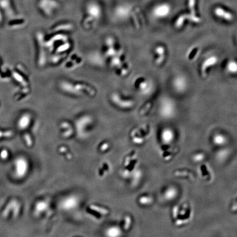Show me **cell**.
<instances>
[{"label": "cell", "instance_id": "6da1fadb", "mask_svg": "<svg viewBox=\"0 0 237 237\" xmlns=\"http://www.w3.org/2000/svg\"><path fill=\"white\" fill-rule=\"evenodd\" d=\"M86 19L88 22H97L102 16L103 10L101 5L96 1H90L85 6Z\"/></svg>", "mask_w": 237, "mask_h": 237}, {"label": "cell", "instance_id": "7a4b0ae2", "mask_svg": "<svg viewBox=\"0 0 237 237\" xmlns=\"http://www.w3.org/2000/svg\"><path fill=\"white\" fill-rule=\"evenodd\" d=\"M132 11L133 8L131 4L129 3H120L113 9V16L117 21H126L131 16Z\"/></svg>", "mask_w": 237, "mask_h": 237}, {"label": "cell", "instance_id": "3957f363", "mask_svg": "<svg viewBox=\"0 0 237 237\" xmlns=\"http://www.w3.org/2000/svg\"><path fill=\"white\" fill-rule=\"evenodd\" d=\"M38 6L43 13L47 16H51L59 7L57 0H40Z\"/></svg>", "mask_w": 237, "mask_h": 237}, {"label": "cell", "instance_id": "277c9868", "mask_svg": "<svg viewBox=\"0 0 237 237\" xmlns=\"http://www.w3.org/2000/svg\"><path fill=\"white\" fill-rule=\"evenodd\" d=\"M172 11L171 6L166 2L155 5L152 10V15L155 19H164L169 16Z\"/></svg>", "mask_w": 237, "mask_h": 237}, {"label": "cell", "instance_id": "5b68a950", "mask_svg": "<svg viewBox=\"0 0 237 237\" xmlns=\"http://www.w3.org/2000/svg\"><path fill=\"white\" fill-rule=\"evenodd\" d=\"M21 209V203L16 199H13L7 203L2 212V216L3 218H7L10 215V213H12V217L16 218L19 216Z\"/></svg>", "mask_w": 237, "mask_h": 237}, {"label": "cell", "instance_id": "8992f818", "mask_svg": "<svg viewBox=\"0 0 237 237\" xmlns=\"http://www.w3.org/2000/svg\"><path fill=\"white\" fill-rule=\"evenodd\" d=\"M14 175L16 179H21L25 176L28 170L29 165L25 157H17L14 161Z\"/></svg>", "mask_w": 237, "mask_h": 237}, {"label": "cell", "instance_id": "52a82bcc", "mask_svg": "<svg viewBox=\"0 0 237 237\" xmlns=\"http://www.w3.org/2000/svg\"><path fill=\"white\" fill-rule=\"evenodd\" d=\"M160 112L162 116L165 117H171L175 113V106L172 101L165 99L162 102Z\"/></svg>", "mask_w": 237, "mask_h": 237}, {"label": "cell", "instance_id": "ba28073f", "mask_svg": "<svg viewBox=\"0 0 237 237\" xmlns=\"http://www.w3.org/2000/svg\"><path fill=\"white\" fill-rule=\"evenodd\" d=\"M213 12H214V15L216 17H217L220 19L224 20L225 21H232L235 18L234 14H233L232 13H231L230 11H228L225 8L220 6L215 7L214 9Z\"/></svg>", "mask_w": 237, "mask_h": 237}, {"label": "cell", "instance_id": "9c48e42d", "mask_svg": "<svg viewBox=\"0 0 237 237\" xmlns=\"http://www.w3.org/2000/svg\"><path fill=\"white\" fill-rule=\"evenodd\" d=\"M173 86L177 92L185 91L187 86V80L183 76H178L174 79Z\"/></svg>", "mask_w": 237, "mask_h": 237}, {"label": "cell", "instance_id": "30bf717a", "mask_svg": "<svg viewBox=\"0 0 237 237\" xmlns=\"http://www.w3.org/2000/svg\"><path fill=\"white\" fill-rule=\"evenodd\" d=\"M217 62H218V58L217 57L215 56L209 57L205 60L202 64V68H201L202 75L204 77H205L207 75L206 74H207V69L211 66H213L215 65H216Z\"/></svg>", "mask_w": 237, "mask_h": 237}, {"label": "cell", "instance_id": "8fae6325", "mask_svg": "<svg viewBox=\"0 0 237 237\" xmlns=\"http://www.w3.org/2000/svg\"><path fill=\"white\" fill-rule=\"evenodd\" d=\"M175 138V135L173 131L170 129H165L162 131V142L165 144H169L172 142Z\"/></svg>", "mask_w": 237, "mask_h": 237}, {"label": "cell", "instance_id": "7c38bea8", "mask_svg": "<svg viewBox=\"0 0 237 237\" xmlns=\"http://www.w3.org/2000/svg\"><path fill=\"white\" fill-rule=\"evenodd\" d=\"M178 192L175 187L171 186L167 188L164 193V198L167 201H172L176 198Z\"/></svg>", "mask_w": 237, "mask_h": 237}, {"label": "cell", "instance_id": "4fadbf2b", "mask_svg": "<svg viewBox=\"0 0 237 237\" xmlns=\"http://www.w3.org/2000/svg\"><path fill=\"white\" fill-rule=\"evenodd\" d=\"M212 142L216 146H223L227 142V139L221 134H216L213 137Z\"/></svg>", "mask_w": 237, "mask_h": 237}, {"label": "cell", "instance_id": "5bb4252c", "mask_svg": "<svg viewBox=\"0 0 237 237\" xmlns=\"http://www.w3.org/2000/svg\"><path fill=\"white\" fill-rule=\"evenodd\" d=\"M187 20V13L181 14L176 19L174 23V26L176 29L181 28L183 26V25L185 23V21Z\"/></svg>", "mask_w": 237, "mask_h": 237}, {"label": "cell", "instance_id": "9a60e30c", "mask_svg": "<svg viewBox=\"0 0 237 237\" xmlns=\"http://www.w3.org/2000/svg\"><path fill=\"white\" fill-rule=\"evenodd\" d=\"M30 116L28 115H24L21 116L18 122V126L20 129L23 130L26 129L30 122Z\"/></svg>", "mask_w": 237, "mask_h": 237}, {"label": "cell", "instance_id": "2e32d148", "mask_svg": "<svg viewBox=\"0 0 237 237\" xmlns=\"http://www.w3.org/2000/svg\"><path fill=\"white\" fill-rule=\"evenodd\" d=\"M226 69L228 73L233 74H237V62L231 60L228 62L226 65Z\"/></svg>", "mask_w": 237, "mask_h": 237}, {"label": "cell", "instance_id": "e0dca14e", "mask_svg": "<svg viewBox=\"0 0 237 237\" xmlns=\"http://www.w3.org/2000/svg\"><path fill=\"white\" fill-rule=\"evenodd\" d=\"M187 21L194 24H199L201 23L202 19L199 16H197V14H192L190 13H187Z\"/></svg>", "mask_w": 237, "mask_h": 237}, {"label": "cell", "instance_id": "ac0fdd59", "mask_svg": "<svg viewBox=\"0 0 237 237\" xmlns=\"http://www.w3.org/2000/svg\"><path fill=\"white\" fill-rule=\"evenodd\" d=\"M0 8L2 10H5V11L9 12L11 11V4L9 0H0Z\"/></svg>", "mask_w": 237, "mask_h": 237}, {"label": "cell", "instance_id": "d6986e66", "mask_svg": "<svg viewBox=\"0 0 237 237\" xmlns=\"http://www.w3.org/2000/svg\"><path fill=\"white\" fill-rule=\"evenodd\" d=\"M195 5L196 0H187V6L190 14H196Z\"/></svg>", "mask_w": 237, "mask_h": 237}, {"label": "cell", "instance_id": "ffe728a7", "mask_svg": "<svg viewBox=\"0 0 237 237\" xmlns=\"http://www.w3.org/2000/svg\"><path fill=\"white\" fill-rule=\"evenodd\" d=\"M13 76L16 80L19 82L23 86H27V82L24 79V78L21 76V75H19V74L14 72L13 73Z\"/></svg>", "mask_w": 237, "mask_h": 237}, {"label": "cell", "instance_id": "44dd1931", "mask_svg": "<svg viewBox=\"0 0 237 237\" xmlns=\"http://www.w3.org/2000/svg\"><path fill=\"white\" fill-rule=\"evenodd\" d=\"M205 155L203 153H197L196 154L193 156V160L195 162H200L204 159Z\"/></svg>", "mask_w": 237, "mask_h": 237}, {"label": "cell", "instance_id": "7402d4cb", "mask_svg": "<svg viewBox=\"0 0 237 237\" xmlns=\"http://www.w3.org/2000/svg\"><path fill=\"white\" fill-rule=\"evenodd\" d=\"M155 52L158 56H164L165 54V49L162 46H159L156 47Z\"/></svg>", "mask_w": 237, "mask_h": 237}, {"label": "cell", "instance_id": "603a6c76", "mask_svg": "<svg viewBox=\"0 0 237 237\" xmlns=\"http://www.w3.org/2000/svg\"><path fill=\"white\" fill-rule=\"evenodd\" d=\"M198 51H199V48L198 47H194V48H193L192 50L190 51V53L188 55V59L192 60L194 58L197 54Z\"/></svg>", "mask_w": 237, "mask_h": 237}, {"label": "cell", "instance_id": "cb8c5ba5", "mask_svg": "<svg viewBox=\"0 0 237 237\" xmlns=\"http://www.w3.org/2000/svg\"><path fill=\"white\" fill-rule=\"evenodd\" d=\"M24 139H25V141L26 142L27 146L29 147H30L32 146V144H33V141L31 139L30 136L28 134H24Z\"/></svg>", "mask_w": 237, "mask_h": 237}, {"label": "cell", "instance_id": "d4e9b609", "mask_svg": "<svg viewBox=\"0 0 237 237\" xmlns=\"http://www.w3.org/2000/svg\"><path fill=\"white\" fill-rule=\"evenodd\" d=\"M13 132L11 131L2 132L0 131V138L2 137H10L13 135Z\"/></svg>", "mask_w": 237, "mask_h": 237}, {"label": "cell", "instance_id": "484cf974", "mask_svg": "<svg viewBox=\"0 0 237 237\" xmlns=\"http://www.w3.org/2000/svg\"><path fill=\"white\" fill-rule=\"evenodd\" d=\"M152 202V199L150 197H145L141 198L140 199V203L143 204H150Z\"/></svg>", "mask_w": 237, "mask_h": 237}, {"label": "cell", "instance_id": "4316f807", "mask_svg": "<svg viewBox=\"0 0 237 237\" xmlns=\"http://www.w3.org/2000/svg\"><path fill=\"white\" fill-rule=\"evenodd\" d=\"M8 157V152L6 149H3L0 153V157L2 160H6Z\"/></svg>", "mask_w": 237, "mask_h": 237}, {"label": "cell", "instance_id": "83f0119b", "mask_svg": "<svg viewBox=\"0 0 237 237\" xmlns=\"http://www.w3.org/2000/svg\"><path fill=\"white\" fill-rule=\"evenodd\" d=\"M92 209L96 210L97 211H98L99 212H101L102 214H107L108 212L107 210L105 209H102L101 207H95V206H91Z\"/></svg>", "mask_w": 237, "mask_h": 237}, {"label": "cell", "instance_id": "f1b7e54d", "mask_svg": "<svg viewBox=\"0 0 237 237\" xmlns=\"http://www.w3.org/2000/svg\"><path fill=\"white\" fill-rule=\"evenodd\" d=\"M165 58V56H158L157 57V64L162 63V62L164 61Z\"/></svg>", "mask_w": 237, "mask_h": 237}, {"label": "cell", "instance_id": "f546056e", "mask_svg": "<svg viewBox=\"0 0 237 237\" xmlns=\"http://www.w3.org/2000/svg\"><path fill=\"white\" fill-rule=\"evenodd\" d=\"M3 20V14H2V10L1 9V8H0V23L1 22H2V21Z\"/></svg>", "mask_w": 237, "mask_h": 237}, {"label": "cell", "instance_id": "4dcf8cb0", "mask_svg": "<svg viewBox=\"0 0 237 237\" xmlns=\"http://www.w3.org/2000/svg\"><path fill=\"white\" fill-rule=\"evenodd\" d=\"M236 40H237V36H236Z\"/></svg>", "mask_w": 237, "mask_h": 237}]
</instances>
